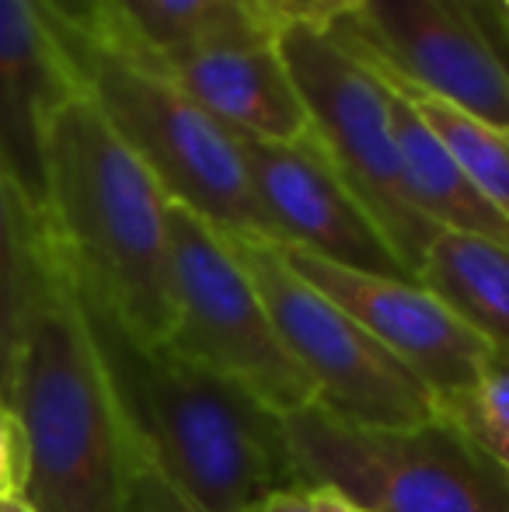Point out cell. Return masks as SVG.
Returning a JSON list of instances; mask_svg holds the SVG:
<instances>
[{"label": "cell", "mask_w": 509, "mask_h": 512, "mask_svg": "<svg viewBox=\"0 0 509 512\" xmlns=\"http://www.w3.org/2000/svg\"><path fill=\"white\" fill-rule=\"evenodd\" d=\"M74 293L136 457L192 509L252 512L304 488L276 411L168 345L140 342L77 283Z\"/></svg>", "instance_id": "6da1fadb"}, {"label": "cell", "mask_w": 509, "mask_h": 512, "mask_svg": "<svg viewBox=\"0 0 509 512\" xmlns=\"http://www.w3.org/2000/svg\"><path fill=\"white\" fill-rule=\"evenodd\" d=\"M42 220L88 297L140 342H168L175 328L168 196L84 91L49 126Z\"/></svg>", "instance_id": "7a4b0ae2"}, {"label": "cell", "mask_w": 509, "mask_h": 512, "mask_svg": "<svg viewBox=\"0 0 509 512\" xmlns=\"http://www.w3.org/2000/svg\"><path fill=\"white\" fill-rule=\"evenodd\" d=\"M7 405L25 439L28 509L126 512L136 450L60 255L28 317Z\"/></svg>", "instance_id": "3957f363"}, {"label": "cell", "mask_w": 509, "mask_h": 512, "mask_svg": "<svg viewBox=\"0 0 509 512\" xmlns=\"http://www.w3.org/2000/svg\"><path fill=\"white\" fill-rule=\"evenodd\" d=\"M60 35L84 95L140 157L168 203L185 206L224 234L276 241L231 129L63 0Z\"/></svg>", "instance_id": "277c9868"}, {"label": "cell", "mask_w": 509, "mask_h": 512, "mask_svg": "<svg viewBox=\"0 0 509 512\" xmlns=\"http://www.w3.org/2000/svg\"><path fill=\"white\" fill-rule=\"evenodd\" d=\"M304 488L363 512H509V474L447 415L415 429H363L311 401L283 418Z\"/></svg>", "instance_id": "5b68a950"}, {"label": "cell", "mask_w": 509, "mask_h": 512, "mask_svg": "<svg viewBox=\"0 0 509 512\" xmlns=\"http://www.w3.org/2000/svg\"><path fill=\"white\" fill-rule=\"evenodd\" d=\"M276 49L307 108L314 147L419 283L422 258L440 227L415 206L401 175L387 88L328 32L283 25Z\"/></svg>", "instance_id": "8992f818"}, {"label": "cell", "mask_w": 509, "mask_h": 512, "mask_svg": "<svg viewBox=\"0 0 509 512\" xmlns=\"http://www.w3.org/2000/svg\"><path fill=\"white\" fill-rule=\"evenodd\" d=\"M224 237L286 352L314 384V405L363 429H415L440 418L433 391L346 310L300 279L276 244L241 234Z\"/></svg>", "instance_id": "52a82bcc"}, {"label": "cell", "mask_w": 509, "mask_h": 512, "mask_svg": "<svg viewBox=\"0 0 509 512\" xmlns=\"http://www.w3.org/2000/svg\"><path fill=\"white\" fill-rule=\"evenodd\" d=\"M168 251L175 328L164 345L245 387L279 418L311 405L314 384L286 352L227 237L168 203Z\"/></svg>", "instance_id": "ba28073f"}, {"label": "cell", "mask_w": 509, "mask_h": 512, "mask_svg": "<svg viewBox=\"0 0 509 512\" xmlns=\"http://www.w3.org/2000/svg\"><path fill=\"white\" fill-rule=\"evenodd\" d=\"M328 35L405 88L509 133V67L461 0H367Z\"/></svg>", "instance_id": "9c48e42d"}, {"label": "cell", "mask_w": 509, "mask_h": 512, "mask_svg": "<svg viewBox=\"0 0 509 512\" xmlns=\"http://www.w3.org/2000/svg\"><path fill=\"white\" fill-rule=\"evenodd\" d=\"M276 248L300 279L325 293L394 359H401L433 391L436 408L454 405L478 387L492 345L422 283L346 269L290 244H276Z\"/></svg>", "instance_id": "30bf717a"}, {"label": "cell", "mask_w": 509, "mask_h": 512, "mask_svg": "<svg viewBox=\"0 0 509 512\" xmlns=\"http://www.w3.org/2000/svg\"><path fill=\"white\" fill-rule=\"evenodd\" d=\"M234 140L245 157L258 203L272 220L276 244L304 248L346 269L412 279L377 223L363 213L332 164L321 157L311 136L300 143L255 140V136H234Z\"/></svg>", "instance_id": "8fae6325"}, {"label": "cell", "mask_w": 509, "mask_h": 512, "mask_svg": "<svg viewBox=\"0 0 509 512\" xmlns=\"http://www.w3.org/2000/svg\"><path fill=\"white\" fill-rule=\"evenodd\" d=\"M81 91L60 0H0V161L39 213L49 126Z\"/></svg>", "instance_id": "7c38bea8"}, {"label": "cell", "mask_w": 509, "mask_h": 512, "mask_svg": "<svg viewBox=\"0 0 509 512\" xmlns=\"http://www.w3.org/2000/svg\"><path fill=\"white\" fill-rule=\"evenodd\" d=\"M136 56L161 70L182 95H189L234 136L276 143H300L311 136V119L276 39L203 46L175 56Z\"/></svg>", "instance_id": "4fadbf2b"}, {"label": "cell", "mask_w": 509, "mask_h": 512, "mask_svg": "<svg viewBox=\"0 0 509 512\" xmlns=\"http://www.w3.org/2000/svg\"><path fill=\"white\" fill-rule=\"evenodd\" d=\"M84 18L143 56H175L227 42H269L286 25L276 0H133L123 14Z\"/></svg>", "instance_id": "5bb4252c"}, {"label": "cell", "mask_w": 509, "mask_h": 512, "mask_svg": "<svg viewBox=\"0 0 509 512\" xmlns=\"http://www.w3.org/2000/svg\"><path fill=\"white\" fill-rule=\"evenodd\" d=\"M374 74V70H370ZM377 77V74H374ZM377 81L387 88V108H391V129L398 143L401 175L412 192L415 206L429 216L440 230H461V234H478L499 241L509 248V220L499 213L482 192L471 185V178L457 168V161L447 154L433 129L422 122L415 105L401 95L384 77Z\"/></svg>", "instance_id": "9a60e30c"}, {"label": "cell", "mask_w": 509, "mask_h": 512, "mask_svg": "<svg viewBox=\"0 0 509 512\" xmlns=\"http://www.w3.org/2000/svg\"><path fill=\"white\" fill-rule=\"evenodd\" d=\"M56 251L42 213L0 161V398H11L28 317L53 279Z\"/></svg>", "instance_id": "2e32d148"}, {"label": "cell", "mask_w": 509, "mask_h": 512, "mask_svg": "<svg viewBox=\"0 0 509 512\" xmlns=\"http://www.w3.org/2000/svg\"><path fill=\"white\" fill-rule=\"evenodd\" d=\"M419 283L471 331L509 356V248L461 230H440L426 248Z\"/></svg>", "instance_id": "e0dca14e"}, {"label": "cell", "mask_w": 509, "mask_h": 512, "mask_svg": "<svg viewBox=\"0 0 509 512\" xmlns=\"http://www.w3.org/2000/svg\"><path fill=\"white\" fill-rule=\"evenodd\" d=\"M363 67H367V63H363ZM367 70H374V67H367ZM374 74L384 77L387 84H394V88L415 105V112L433 129L436 140L447 147V154L457 161V168H461L464 175L471 178V185L509 220V133L506 129H496V126H489V122L475 119V115L461 112V108L436 102V98L422 95V91L405 88V84H398L394 77L381 74V70H374Z\"/></svg>", "instance_id": "ac0fdd59"}, {"label": "cell", "mask_w": 509, "mask_h": 512, "mask_svg": "<svg viewBox=\"0 0 509 512\" xmlns=\"http://www.w3.org/2000/svg\"><path fill=\"white\" fill-rule=\"evenodd\" d=\"M440 415L457 422L509 474V356L492 349L478 387L468 398L443 405Z\"/></svg>", "instance_id": "d6986e66"}, {"label": "cell", "mask_w": 509, "mask_h": 512, "mask_svg": "<svg viewBox=\"0 0 509 512\" xmlns=\"http://www.w3.org/2000/svg\"><path fill=\"white\" fill-rule=\"evenodd\" d=\"M25 485V439L11 405L0 398V502L21 499Z\"/></svg>", "instance_id": "ffe728a7"}, {"label": "cell", "mask_w": 509, "mask_h": 512, "mask_svg": "<svg viewBox=\"0 0 509 512\" xmlns=\"http://www.w3.org/2000/svg\"><path fill=\"white\" fill-rule=\"evenodd\" d=\"M126 512H199L192 509L175 488H168L147 464H140L129 474V492H126Z\"/></svg>", "instance_id": "44dd1931"}, {"label": "cell", "mask_w": 509, "mask_h": 512, "mask_svg": "<svg viewBox=\"0 0 509 512\" xmlns=\"http://www.w3.org/2000/svg\"><path fill=\"white\" fill-rule=\"evenodd\" d=\"M367 0H283L286 25H304L314 32H332L342 21L356 18Z\"/></svg>", "instance_id": "7402d4cb"}, {"label": "cell", "mask_w": 509, "mask_h": 512, "mask_svg": "<svg viewBox=\"0 0 509 512\" xmlns=\"http://www.w3.org/2000/svg\"><path fill=\"white\" fill-rule=\"evenodd\" d=\"M252 512H318L307 495V488H290V492H276L265 502H258Z\"/></svg>", "instance_id": "603a6c76"}, {"label": "cell", "mask_w": 509, "mask_h": 512, "mask_svg": "<svg viewBox=\"0 0 509 512\" xmlns=\"http://www.w3.org/2000/svg\"><path fill=\"white\" fill-rule=\"evenodd\" d=\"M307 495H311V502L318 512H363L349 499H342L339 492H332V488H307Z\"/></svg>", "instance_id": "cb8c5ba5"}, {"label": "cell", "mask_w": 509, "mask_h": 512, "mask_svg": "<svg viewBox=\"0 0 509 512\" xmlns=\"http://www.w3.org/2000/svg\"><path fill=\"white\" fill-rule=\"evenodd\" d=\"M126 7H133V0H91L88 14H123Z\"/></svg>", "instance_id": "d4e9b609"}, {"label": "cell", "mask_w": 509, "mask_h": 512, "mask_svg": "<svg viewBox=\"0 0 509 512\" xmlns=\"http://www.w3.org/2000/svg\"><path fill=\"white\" fill-rule=\"evenodd\" d=\"M0 512H32V509H28L21 499H7V502H0Z\"/></svg>", "instance_id": "484cf974"}, {"label": "cell", "mask_w": 509, "mask_h": 512, "mask_svg": "<svg viewBox=\"0 0 509 512\" xmlns=\"http://www.w3.org/2000/svg\"><path fill=\"white\" fill-rule=\"evenodd\" d=\"M70 4V11H77V14H88L91 11V0H67Z\"/></svg>", "instance_id": "4316f807"}, {"label": "cell", "mask_w": 509, "mask_h": 512, "mask_svg": "<svg viewBox=\"0 0 509 512\" xmlns=\"http://www.w3.org/2000/svg\"><path fill=\"white\" fill-rule=\"evenodd\" d=\"M276 4H279V7H283V0H276ZM283 21H286V18H283Z\"/></svg>", "instance_id": "83f0119b"}, {"label": "cell", "mask_w": 509, "mask_h": 512, "mask_svg": "<svg viewBox=\"0 0 509 512\" xmlns=\"http://www.w3.org/2000/svg\"><path fill=\"white\" fill-rule=\"evenodd\" d=\"M503 4H506V11H509V0H503Z\"/></svg>", "instance_id": "f1b7e54d"}]
</instances>
